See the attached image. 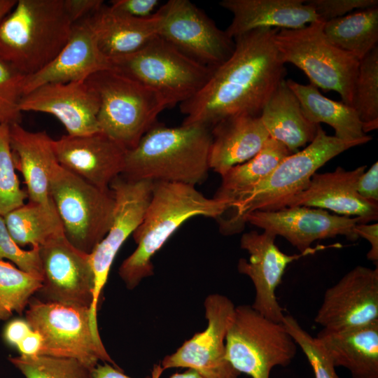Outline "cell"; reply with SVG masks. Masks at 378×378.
Segmentation results:
<instances>
[{
	"mask_svg": "<svg viewBox=\"0 0 378 378\" xmlns=\"http://www.w3.org/2000/svg\"><path fill=\"white\" fill-rule=\"evenodd\" d=\"M279 29L259 28L234 38L230 57L214 68L204 86L180 104L182 125L212 127L237 115L260 116L286 69L274 41Z\"/></svg>",
	"mask_w": 378,
	"mask_h": 378,
	"instance_id": "1",
	"label": "cell"
},
{
	"mask_svg": "<svg viewBox=\"0 0 378 378\" xmlns=\"http://www.w3.org/2000/svg\"><path fill=\"white\" fill-rule=\"evenodd\" d=\"M227 207V202L208 198L194 186L153 182L144 218L132 234L137 247L119 267L126 287L132 290L153 274L152 258L187 220L200 216L217 219Z\"/></svg>",
	"mask_w": 378,
	"mask_h": 378,
	"instance_id": "2",
	"label": "cell"
},
{
	"mask_svg": "<svg viewBox=\"0 0 378 378\" xmlns=\"http://www.w3.org/2000/svg\"><path fill=\"white\" fill-rule=\"evenodd\" d=\"M211 141L209 127L202 125L169 127L156 123L127 150L121 176L195 186L207 177Z\"/></svg>",
	"mask_w": 378,
	"mask_h": 378,
	"instance_id": "3",
	"label": "cell"
},
{
	"mask_svg": "<svg viewBox=\"0 0 378 378\" xmlns=\"http://www.w3.org/2000/svg\"><path fill=\"white\" fill-rule=\"evenodd\" d=\"M359 146L329 136L318 126L314 140L303 150L285 158L265 178L239 195L216 220L223 234L243 230L246 216L255 211L284 208L303 191L312 176L327 162L350 148Z\"/></svg>",
	"mask_w": 378,
	"mask_h": 378,
	"instance_id": "4",
	"label": "cell"
},
{
	"mask_svg": "<svg viewBox=\"0 0 378 378\" xmlns=\"http://www.w3.org/2000/svg\"><path fill=\"white\" fill-rule=\"evenodd\" d=\"M73 24L64 0H18L0 21V57L34 74L64 48Z\"/></svg>",
	"mask_w": 378,
	"mask_h": 378,
	"instance_id": "5",
	"label": "cell"
},
{
	"mask_svg": "<svg viewBox=\"0 0 378 378\" xmlns=\"http://www.w3.org/2000/svg\"><path fill=\"white\" fill-rule=\"evenodd\" d=\"M86 81L99 97L100 132L126 150L134 148L168 108L156 92L113 69L98 71Z\"/></svg>",
	"mask_w": 378,
	"mask_h": 378,
	"instance_id": "6",
	"label": "cell"
},
{
	"mask_svg": "<svg viewBox=\"0 0 378 378\" xmlns=\"http://www.w3.org/2000/svg\"><path fill=\"white\" fill-rule=\"evenodd\" d=\"M323 24L318 20L300 29H279L275 44L284 64H294L312 85L326 92L335 91L343 103L354 107L360 60L330 43L323 33Z\"/></svg>",
	"mask_w": 378,
	"mask_h": 378,
	"instance_id": "7",
	"label": "cell"
},
{
	"mask_svg": "<svg viewBox=\"0 0 378 378\" xmlns=\"http://www.w3.org/2000/svg\"><path fill=\"white\" fill-rule=\"evenodd\" d=\"M111 69L156 92L168 108L195 96L214 69L181 52L158 36L140 50L110 61Z\"/></svg>",
	"mask_w": 378,
	"mask_h": 378,
	"instance_id": "8",
	"label": "cell"
},
{
	"mask_svg": "<svg viewBox=\"0 0 378 378\" xmlns=\"http://www.w3.org/2000/svg\"><path fill=\"white\" fill-rule=\"evenodd\" d=\"M50 194L67 240L90 254L108 232L115 199L57 163L51 174Z\"/></svg>",
	"mask_w": 378,
	"mask_h": 378,
	"instance_id": "9",
	"label": "cell"
},
{
	"mask_svg": "<svg viewBox=\"0 0 378 378\" xmlns=\"http://www.w3.org/2000/svg\"><path fill=\"white\" fill-rule=\"evenodd\" d=\"M297 347L282 323L267 318L250 305L235 307L225 337V357L240 374L270 378L274 368L291 363Z\"/></svg>",
	"mask_w": 378,
	"mask_h": 378,
	"instance_id": "10",
	"label": "cell"
},
{
	"mask_svg": "<svg viewBox=\"0 0 378 378\" xmlns=\"http://www.w3.org/2000/svg\"><path fill=\"white\" fill-rule=\"evenodd\" d=\"M25 320L42 337L39 356L76 359L90 369L99 361L118 367L92 330L89 308L31 298Z\"/></svg>",
	"mask_w": 378,
	"mask_h": 378,
	"instance_id": "11",
	"label": "cell"
},
{
	"mask_svg": "<svg viewBox=\"0 0 378 378\" xmlns=\"http://www.w3.org/2000/svg\"><path fill=\"white\" fill-rule=\"evenodd\" d=\"M158 36L194 60L214 69L232 54L234 41L188 0H169L158 9Z\"/></svg>",
	"mask_w": 378,
	"mask_h": 378,
	"instance_id": "12",
	"label": "cell"
},
{
	"mask_svg": "<svg viewBox=\"0 0 378 378\" xmlns=\"http://www.w3.org/2000/svg\"><path fill=\"white\" fill-rule=\"evenodd\" d=\"M207 326L195 334L160 365L162 372L175 368L195 370L204 378H238L241 374L225 357V337L235 306L226 296L215 293L204 302Z\"/></svg>",
	"mask_w": 378,
	"mask_h": 378,
	"instance_id": "13",
	"label": "cell"
},
{
	"mask_svg": "<svg viewBox=\"0 0 378 378\" xmlns=\"http://www.w3.org/2000/svg\"><path fill=\"white\" fill-rule=\"evenodd\" d=\"M153 186L151 181H130L121 175L110 184L115 199L113 221L105 237L90 253L94 293L90 317L94 324L97 323L99 298L111 265L122 245L141 223L151 197Z\"/></svg>",
	"mask_w": 378,
	"mask_h": 378,
	"instance_id": "14",
	"label": "cell"
},
{
	"mask_svg": "<svg viewBox=\"0 0 378 378\" xmlns=\"http://www.w3.org/2000/svg\"><path fill=\"white\" fill-rule=\"evenodd\" d=\"M43 268L42 300L90 308L94 273L90 254L74 246L64 233L39 247ZM40 299V298H39Z\"/></svg>",
	"mask_w": 378,
	"mask_h": 378,
	"instance_id": "15",
	"label": "cell"
},
{
	"mask_svg": "<svg viewBox=\"0 0 378 378\" xmlns=\"http://www.w3.org/2000/svg\"><path fill=\"white\" fill-rule=\"evenodd\" d=\"M245 223L281 236L300 253L312 250L316 240L344 236L350 241L359 237L355 227L367 223L360 217L332 215L322 209L304 206L284 207L275 211H255L246 216Z\"/></svg>",
	"mask_w": 378,
	"mask_h": 378,
	"instance_id": "16",
	"label": "cell"
},
{
	"mask_svg": "<svg viewBox=\"0 0 378 378\" xmlns=\"http://www.w3.org/2000/svg\"><path fill=\"white\" fill-rule=\"evenodd\" d=\"M378 321V267L356 266L328 288L314 318L323 328L342 330Z\"/></svg>",
	"mask_w": 378,
	"mask_h": 378,
	"instance_id": "17",
	"label": "cell"
},
{
	"mask_svg": "<svg viewBox=\"0 0 378 378\" xmlns=\"http://www.w3.org/2000/svg\"><path fill=\"white\" fill-rule=\"evenodd\" d=\"M276 236L270 232L253 230L243 234L240 246L249 254L248 260L240 258L237 270L252 281L255 295L251 307L267 318L282 323L284 309L279 303L276 290L287 266L301 257L314 253L319 248L299 254L288 255L275 244Z\"/></svg>",
	"mask_w": 378,
	"mask_h": 378,
	"instance_id": "18",
	"label": "cell"
},
{
	"mask_svg": "<svg viewBox=\"0 0 378 378\" xmlns=\"http://www.w3.org/2000/svg\"><path fill=\"white\" fill-rule=\"evenodd\" d=\"M19 108L21 112L54 115L69 135H86L100 131L97 121L99 97L86 80L41 85L22 97Z\"/></svg>",
	"mask_w": 378,
	"mask_h": 378,
	"instance_id": "19",
	"label": "cell"
},
{
	"mask_svg": "<svg viewBox=\"0 0 378 378\" xmlns=\"http://www.w3.org/2000/svg\"><path fill=\"white\" fill-rule=\"evenodd\" d=\"M52 146L60 166L101 190H110L124 170L127 150L102 132L64 135Z\"/></svg>",
	"mask_w": 378,
	"mask_h": 378,
	"instance_id": "20",
	"label": "cell"
},
{
	"mask_svg": "<svg viewBox=\"0 0 378 378\" xmlns=\"http://www.w3.org/2000/svg\"><path fill=\"white\" fill-rule=\"evenodd\" d=\"M110 68V62L99 49L86 18L74 23L68 41L53 60L39 71L25 76L23 95L48 83L85 81Z\"/></svg>",
	"mask_w": 378,
	"mask_h": 378,
	"instance_id": "21",
	"label": "cell"
},
{
	"mask_svg": "<svg viewBox=\"0 0 378 378\" xmlns=\"http://www.w3.org/2000/svg\"><path fill=\"white\" fill-rule=\"evenodd\" d=\"M365 169L366 165L350 171L338 167L332 172L315 173L307 188L288 200L285 207H317L345 216L360 217L366 223L377 220L378 203L365 200L356 190Z\"/></svg>",
	"mask_w": 378,
	"mask_h": 378,
	"instance_id": "22",
	"label": "cell"
},
{
	"mask_svg": "<svg viewBox=\"0 0 378 378\" xmlns=\"http://www.w3.org/2000/svg\"><path fill=\"white\" fill-rule=\"evenodd\" d=\"M101 52L108 61L134 53L158 36V10L146 18L122 13L104 4L88 17Z\"/></svg>",
	"mask_w": 378,
	"mask_h": 378,
	"instance_id": "23",
	"label": "cell"
},
{
	"mask_svg": "<svg viewBox=\"0 0 378 378\" xmlns=\"http://www.w3.org/2000/svg\"><path fill=\"white\" fill-rule=\"evenodd\" d=\"M53 139L45 132H31L20 122L10 125V143L15 169L27 186L29 201L55 208L50 194V180L58 163Z\"/></svg>",
	"mask_w": 378,
	"mask_h": 378,
	"instance_id": "24",
	"label": "cell"
},
{
	"mask_svg": "<svg viewBox=\"0 0 378 378\" xmlns=\"http://www.w3.org/2000/svg\"><path fill=\"white\" fill-rule=\"evenodd\" d=\"M219 5L232 14L225 30L232 39L259 28L300 29L319 20L304 0H223Z\"/></svg>",
	"mask_w": 378,
	"mask_h": 378,
	"instance_id": "25",
	"label": "cell"
},
{
	"mask_svg": "<svg viewBox=\"0 0 378 378\" xmlns=\"http://www.w3.org/2000/svg\"><path fill=\"white\" fill-rule=\"evenodd\" d=\"M211 127L209 165L220 176L254 157L270 138L260 116L237 115Z\"/></svg>",
	"mask_w": 378,
	"mask_h": 378,
	"instance_id": "26",
	"label": "cell"
},
{
	"mask_svg": "<svg viewBox=\"0 0 378 378\" xmlns=\"http://www.w3.org/2000/svg\"><path fill=\"white\" fill-rule=\"evenodd\" d=\"M316 337L334 365L352 378H378V321L342 330L322 328Z\"/></svg>",
	"mask_w": 378,
	"mask_h": 378,
	"instance_id": "27",
	"label": "cell"
},
{
	"mask_svg": "<svg viewBox=\"0 0 378 378\" xmlns=\"http://www.w3.org/2000/svg\"><path fill=\"white\" fill-rule=\"evenodd\" d=\"M260 117L270 137L282 143L292 154L314 140L320 125L305 117L286 80L275 90Z\"/></svg>",
	"mask_w": 378,
	"mask_h": 378,
	"instance_id": "28",
	"label": "cell"
},
{
	"mask_svg": "<svg viewBox=\"0 0 378 378\" xmlns=\"http://www.w3.org/2000/svg\"><path fill=\"white\" fill-rule=\"evenodd\" d=\"M286 81L310 122L329 125L335 130V136L346 142L362 145L371 140L363 132V123L354 107L327 98L311 83L300 84L292 79Z\"/></svg>",
	"mask_w": 378,
	"mask_h": 378,
	"instance_id": "29",
	"label": "cell"
},
{
	"mask_svg": "<svg viewBox=\"0 0 378 378\" xmlns=\"http://www.w3.org/2000/svg\"><path fill=\"white\" fill-rule=\"evenodd\" d=\"M323 31L330 43L360 60L378 46V6L325 22Z\"/></svg>",
	"mask_w": 378,
	"mask_h": 378,
	"instance_id": "30",
	"label": "cell"
},
{
	"mask_svg": "<svg viewBox=\"0 0 378 378\" xmlns=\"http://www.w3.org/2000/svg\"><path fill=\"white\" fill-rule=\"evenodd\" d=\"M290 154L282 143L270 138L254 157L221 176V185L214 198L227 202L229 206L239 195L270 175Z\"/></svg>",
	"mask_w": 378,
	"mask_h": 378,
	"instance_id": "31",
	"label": "cell"
},
{
	"mask_svg": "<svg viewBox=\"0 0 378 378\" xmlns=\"http://www.w3.org/2000/svg\"><path fill=\"white\" fill-rule=\"evenodd\" d=\"M4 219L8 232L20 247H40L52 237L64 233L55 208L31 201L10 211Z\"/></svg>",
	"mask_w": 378,
	"mask_h": 378,
	"instance_id": "32",
	"label": "cell"
},
{
	"mask_svg": "<svg viewBox=\"0 0 378 378\" xmlns=\"http://www.w3.org/2000/svg\"><path fill=\"white\" fill-rule=\"evenodd\" d=\"M42 286V280L6 260H0V321L13 313L25 312L32 296Z\"/></svg>",
	"mask_w": 378,
	"mask_h": 378,
	"instance_id": "33",
	"label": "cell"
},
{
	"mask_svg": "<svg viewBox=\"0 0 378 378\" xmlns=\"http://www.w3.org/2000/svg\"><path fill=\"white\" fill-rule=\"evenodd\" d=\"M354 107L363 132L378 127V46L360 60L355 82Z\"/></svg>",
	"mask_w": 378,
	"mask_h": 378,
	"instance_id": "34",
	"label": "cell"
},
{
	"mask_svg": "<svg viewBox=\"0 0 378 378\" xmlns=\"http://www.w3.org/2000/svg\"><path fill=\"white\" fill-rule=\"evenodd\" d=\"M8 360L25 378H92V369L73 358L19 356Z\"/></svg>",
	"mask_w": 378,
	"mask_h": 378,
	"instance_id": "35",
	"label": "cell"
},
{
	"mask_svg": "<svg viewBox=\"0 0 378 378\" xmlns=\"http://www.w3.org/2000/svg\"><path fill=\"white\" fill-rule=\"evenodd\" d=\"M10 143V125L0 124V216L23 205L28 198L20 187Z\"/></svg>",
	"mask_w": 378,
	"mask_h": 378,
	"instance_id": "36",
	"label": "cell"
},
{
	"mask_svg": "<svg viewBox=\"0 0 378 378\" xmlns=\"http://www.w3.org/2000/svg\"><path fill=\"white\" fill-rule=\"evenodd\" d=\"M282 324L306 356L314 378H341L336 367L316 337H312L290 315H285Z\"/></svg>",
	"mask_w": 378,
	"mask_h": 378,
	"instance_id": "37",
	"label": "cell"
},
{
	"mask_svg": "<svg viewBox=\"0 0 378 378\" xmlns=\"http://www.w3.org/2000/svg\"><path fill=\"white\" fill-rule=\"evenodd\" d=\"M25 76L0 57V124L20 122Z\"/></svg>",
	"mask_w": 378,
	"mask_h": 378,
	"instance_id": "38",
	"label": "cell"
},
{
	"mask_svg": "<svg viewBox=\"0 0 378 378\" xmlns=\"http://www.w3.org/2000/svg\"><path fill=\"white\" fill-rule=\"evenodd\" d=\"M5 260L13 263L22 271L43 280L39 247L22 249L13 240L8 231L4 217L0 216V260Z\"/></svg>",
	"mask_w": 378,
	"mask_h": 378,
	"instance_id": "39",
	"label": "cell"
},
{
	"mask_svg": "<svg viewBox=\"0 0 378 378\" xmlns=\"http://www.w3.org/2000/svg\"><path fill=\"white\" fill-rule=\"evenodd\" d=\"M320 20L327 22L346 15L354 10L377 6V0H306Z\"/></svg>",
	"mask_w": 378,
	"mask_h": 378,
	"instance_id": "40",
	"label": "cell"
},
{
	"mask_svg": "<svg viewBox=\"0 0 378 378\" xmlns=\"http://www.w3.org/2000/svg\"><path fill=\"white\" fill-rule=\"evenodd\" d=\"M110 6L114 9L137 18H146L153 15L158 6V0H113Z\"/></svg>",
	"mask_w": 378,
	"mask_h": 378,
	"instance_id": "41",
	"label": "cell"
},
{
	"mask_svg": "<svg viewBox=\"0 0 378 378\" xmlns=\"http://www.w3.org/2000/svg\"><path fill=\"white\" fill-rule=\"evenodd\" d=\"M356 190L365 200L378 202V162H374L370 169L359 178Z\"/></svg>",
	"mask_w": 378,
	"mask_h": 378,
	"instance_id": "42",
	"label": "cell"
},
{
	"mask_svg": "<svg viewBox=\"0 0 378 378\" xmlns=\"http://www.w3.org/2000/svg\"><path fill=\"white\" fill-rule=\"evenodd\" d=\"M104 4L102 0H64L66 11L73 23L89 17Z\"/></svg>",
	"mask_w": 378,
	"mask_h": 378,
	"instance_id": "43",
	"label": "cell"
},
{
	"mask_svg": "<svg viewBox=\"0 0 378 378\" xmlns=\"http://www.w3.org/2000/svg\"><path fill=\"white\" fill-rule=\"evenodd\" d=\"M31 330V328L25 319H13L5 326L3 338L8 344L15 347Z\"/></svg>",
	"mask_w": 378,
	"mask_h": 378,
	"instance_id": "44",
	"label": "cell"
},
{
	"mask_svg": "<svg viewBox=\"0 0 378 378\" xmlns=\"http://www.w3.org/2000/svg\"><path fill=\"white\" fill-rule=\"evenodd\" d=\"M355 231L359 237L365 239L370 244V249L367 258L377 267L378 262V224L359 223L355 227Z\"/></svg>",
	"mask_w": 378,
	"mask_h": 378,
	"instance_id": "45",
	"label": "cell"
},
{
	"mask_svg": "<svg viewBox=\"0 0 378 378\" xmlns=\"http://www.w3.org/2000/svg\"><path fill=\"white\" fill-rule=\"evenodd\" d=\"M162 370L160 365H155L153 369L151 378H160ZM92 378H132L123 373L122 370L118 367L113 365L104 363H99L94 367L91 370Z\"/></svg>",
	"mask_w": 378,
	"mask_h": 378,
	"instance_id": "46",
	"label": "cell"
},
{
	"mask_svg": "<svg viewBox=\"0 0 378 378\" xmlns=\"http://www.w3.org/2000/svg\"><path fill=\"white\" fill-rule=\"evenodd\" d=\"M43 344L41 335L31 329L30 332L15 346L22 356H39Z\"/></svg>",
	"mask_w": 378,
	"mask_h": 378,
	"instance_id": "47",
	"label": "cell"
},
{
	"mask_svg": "<svg viewBox=\"0 0 378 378\" xmlns=\"http://www.w3.org/2000/svg\"><path fill=\"white\" fill-rule=\"evenodd\" d=\"M16 0H0V21L12 10Z\"/></svg>",
	"mask_w": 378,
	"mask_h": 378,
	"instance_id": "48",
	"label": "cell"
},
{
	"mask_svg": "<svg viewBox=\"0 0 378 378\" xmlns=\"http://www.w3.org/2000/svg\"><path fill=\"white\" fill-rule=\"evenodd\" d=\"M169 378H204L195 370L188 369L183 372H176Z\"/></svg>",
	"mask_w": 378,
	"mask_h": 378,
	"instance_id": "49",
	"label": "cell"
}]
</instances>
